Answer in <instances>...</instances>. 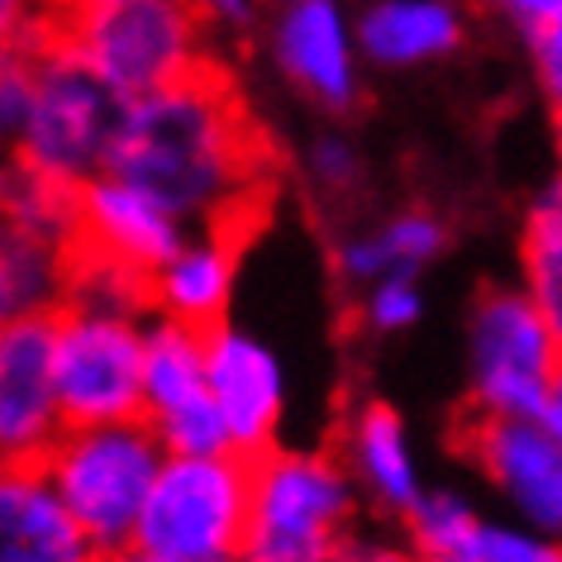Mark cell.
<instances>
[{"mask_svg":"<svg viewBox=\"0 0 562 562\" xmlns=\"http://www.w3.org/2000/svg\"><path fill=\"white\" fill-rule=\"evenodd\" d=\"M353 505L358 482L344 458L272 448L252 458V510L238 562H334Z\"/></svg>","mask_w":562,"mask_h":562,"instance_id":"cell-5","label":"cell"},{"mask_svg":"<svg viewBox=\"0 0 562 562\" xmlns=\"http://www.w3.org/2000/svg\"><path fill=\"white\" fill-rule=\"evenodd\" d=\"M110 172L153 191L191 229H248L267 195V148L229 77L205 67L124 101Z\"/></svg>","mask_w":562,"mask_h":562,"instance_id":"cell-1","label":"cell"},{"mask_svg":"<svg viewBox=\"0 0 562 562\" xmlns=\"http://www.w3.org/2000/svg\"><path fill=\"white\" fill-rule=\"evenodd\" d=\"M443 248H448L443 220L411 205V210H396V215L339 238L334 267H339V277L348 286L368 291L372 281H386V277H419Z\"/></svg>","mask_w":562,"mask_h":562,"instance_id":"cell-19","label":"cell"},{"mask_svg":"<svg viewBox=\"0 0 562 562\" xmlns=\"http://www.w3.org/2000/svg\"><path fill=\"white\" fill-rule=\"evenodd\" d=\"M144 419L167 453H234L215 391H210L205 329L177 325V319L148 325Z\"/></svg>","mask_w":562,"mask_h":562,"instance_id":"cell-11","label":"cell"},{"mask_svg":"<svg viewBox=\"0 0 562 562\" xmlns=\"http://www.w3.org/2000/svg\"><path fill=\"white\" fill-rule=\"evenodd\" d=\"M519 286L543 311L548 329L562 344V172L533 191L525 210V234H519Z\"/></svg>","mask_w":562,"mask_h":562,"instance_id":"cell-21","label":"cell"},{"mask_svg":"<svg viewBox=\"0 0 562 562\" xmlns=\"http://www.w3.org/2000/svg\"><path fill=\"white\" fill-rule=\"evenodd\" d=\"M187 220L172 215L158 195L120 172H101L91 187L77 191V244L134 267L148 281L187 244Z\"/></svg>","mask_w":562,"mask_h":562,"instance_id":"cell-13","label":"cell"},{"mask_svg":"<svg viewBox=\"0 0 562 562\" xmlns=\"http://www.w3.org/2000/svg\"><path fill=\"white\" fill-rule=\"evenodd\" d=\"M476 5H482L491 20H501V24H510V30H519L525 38L562 24V0H476Z\"/></svg>","mask_w":562,"mask_h":562,"instance_id":"cell-26","label":"cell"},{"mask_svg":"<svg viewBox=\"0 0 562 562\" xmlns=\"http://www.w3.org/2000/svg\"><path fill=\"white\" fill-rule=\"evenodd\" d=\"M334 562H425V558L405 543L382 539V533H348L339 543V553H334Z\"/></svg>","mask_w":562,"mask_h":562,"instance_id":"cell-28","label":"cell"},{"mask_svg":"<svg viewBox=\"0 0 562 562\" xmlns=\"http://www.w3.org/2000/svg\"><path fill=\"white\" fill-rule=\"evenodd\" d=\"M562 344L525 286H486L468 315V396L486 415H543Z\"/></svg>","mask_w":562,"mask_h":562,"instance_id":"cell-8","label":"cell"},{"mask_svg":"<svg viewBox=\"0 0 562 562\" xmlns=\"http://www.w3.org/2000/svg\"><path fill=\"white\" fill-rule=\"evenodd\" d=\"M539 419L562 439V376H558V386H553V396H548V405H543V415H539Z\"/></svg>","mask_w":562,"mask_h":562,"instance_id":"cell-32","label":"cell"},{"mask_svg":"<svg viewBox=\"0 0 562 562\" xmlns=\"http://www.w3.org/2000/svg\"><path fill=\"white\" fill-rule=\"evenodd\" d=\"M267 58L291 91L325 115H348L368 87V58L358 38V10L344 0H296L267 20Z\"/></svg>","mask_w":562,"mask_h":562,"instance_id":"cell-10","label":"cell"},{"mask_svg":"<svg viewBox=\"0 0 562 562\" xmlns=\"http://www.w3.org/2000/svg\"><path fill=\"white\" fill-rule=\"evenodd\" d=\"M405 525H411V548L425 562H453L462 543L472 539V529L482 525V515L458 491H425L415 510L405 515Z\"/></svg>","mask_w":562,"mask_h":562,"instance_id":"cell-22","label":"cell"},{"mask_svg":"<svg viewBox=\"0 0 562 562\" xmlns=\"http://www.w3.org/2000/svg\"><path fill=\"white\" fill-rule=\"evenodd\" d=\"M72 248L67 238H48L34 229L5 224V248H0V305L5 319L58 315L72 291Z\"/></svg>","mask_w":562,"mask_h":562,"instance_id":"cell-20","label":"cell"},{"mask_svg":"<svg viewBox=\"0 0 562 562\" xmlns=\"http://www.w3.org/2000/svg\"><path fill=\"white\" fill-rule=\"evenodd\" d=\"M344 462H348V472H353L358 491H368L391 515H411L419 496H425L411 434H405L401 415L391 411L386 401H358L353 411H348Z\"/></svg>","mask_w":562,"mask_h":562,"instance_id":"cell-18","label":"cell"},{"mask_svg":"<svg viewBox=\"0 0 562 562\" xmlns=\"http://www.w3.org/2000/svg\"><path fill=\"white\" fill-rule=\"evenodd\" d=\"M425 315V296H419V277H386L362 291V319L376 334H401Z\"/></svg>","mask_w":562,"mask_h":562,"instance_id":"cell-25","label":"cell"},{"mask_svg":"<svg viewBox=\"0 0 562 562\" xmlns=\"http://www.w3.org/2000/svg\"><path fill=\"white\" fill-rule=\"evenodd\" d=\"M453 562H562V543L529 525L482 519Z\"/></svg>","mask_w":562,"mask_h":562,"instance_id":"cell-24","label":"cell"},{"mask_svg":"<svg viewBox=\"0 0 562 562\" xmlns=\"http://www.w3.org/2000/svg\"><path fill=\"white\" fill-rule=\"evenodd\" d=\"M95 562H177V558H162V553H153V548H144V543H130V548H115V553H101Z\"/></svg>","mask_w":562,"mask_h":562,"instance_id":"cell-30","label":"cell"},{"mask_svg":"<svg viewBox=\"0 0 562 562\" xmlns=\"http://www.w3.org/2000/svg\"><path fill=\"white\" fill-rule=\"evenodd\" d=\"M252 510V458L167 453L138 543L177 562H238Z\"/></svg>","mask_w":562,"mask_h":562,"instance_id":"cell-6","label":"cell"},{"mask_svg":"<svg viewBox=\"0 0 562 562\" xmlns=\"http://www.w3.org/2000/svg\"><path fill=\"white\" fill-rule=\"evenodd\" d=\"M167 448L148 419L124 425H72L38 468L58 486L67 510L101 553L138 543V519L162 476Z\"/></svg>","mask_w":562,"mask_h":562,"instance_id":"cell-4","label":"cell"},{"mask_svg":"<svg viewBox=\"0 0 562 562\" xmlns=\"http://www.w3.org/2000/svg\"><path fill=\"white\" fill-rule=\"evenodd\" d=\"M558 162H562V115H558Z\"/></svg>","mask_w":562,"mask_h":562,"instance_id":"cell-33","label":"cell"},{"mask_svg":"<svg viewBox=\"0 0 562 562\" xmlns=\"http://www.w3.org/2000/svg\"><path fill=\"white\" fill-rule=\"evenodd\" d=\"M38 5H44L53 20H67V15H77V10H91V5H101V0H38Z\"/></svg>","mask_w":562,"mask_h":562,"instance_id":"cell-31","label":"cell"},{"mask_svg":"<svg viewBox=\"0 0 562 562\" xmlns=\"http://www.w3.org/2000/svg\"><path fill=\"white\" fill-rule=\"evenodd\" d=\"M301 167H305L311 191L325 195V201H344V195H353L362 187V172H368V167H362V148L344 130H319L311 144H305Z\"/></svg>","mask_w":562,"mask_h":562,"instance_id":"cell-23","label":"cell"},{"mask_svg":"<svg viewBox=\"0 0 562 562\" xmlns=\"http://www.w3.org/2000/svg\"><path fill=\"white\" fill-rule=\"evenodd\" d=\"M53 372L67 425L144 419L148 325L124 311L67 301L53 315Z\"/></svg>","mask_w":562,"mask_h":562,"instance_id":"cell-7","label":"cell"},{"mask_svg":"<svg viewBox=\"0 0 562 562\" xmlns=\"http://www.w3.org/2000/svg\"><path fill=\"white\" fill-rule=\"evenodd\" d=\"M458 448L519 525L562 543V439L539 415H486L468 405Z\"/></svg>","mask_w":562,"mask_h":562,"instance_id":"cell-9","label":"cell"},{"mask_svg":"<svg viewBox=\"0 0 562 562\" xmlns=\"http://www.w3.org/2000/svg\"><path fill=\"white\" fill-rule=\"evenodd\" d=\"M272 5H296V0H272Z\"/></svg>","mask_w":562,"mask_h":562,"instance_id":"cell-34","label":"cell"},{"mask_svg":"<svg viewBox=\"0 0 562 562\" xmlns=\"http://www.w3.org/2000/svg\"><path fill=\"white\" fill-rule=\"evenodd\" d=\"M34 58V95L10 138V167L58 191H81L110 172V153L124 120V95L110 91L58 38V24L20 34Z\"/></svg>","mask_w":562,"mask_h":562,"instance_id":"cell-2","label":"cell"},{"mask_svg":"<svg viewBox=\"0 0 562 562\" xmlns=\"http://www.w3.org/2000/svg\"><path fill=\"white\" fill-rule=\"evenodd\" d=\"M238 244L244 229H191L172 258L153 272V311L191 329H220L238 277Z\"/></svg>","mask_w":562,"mask_h":562,"instance_id":"cell-16","label":"cell"},{"mask_svg":"<svg viewBox=\"0 0 562 562\" xmlns=\"http://www.w3.org/2000/svg\"><path fill=\"white\" fill-rule=\"evenodd\" d=\"M529 53H533V77H539L543 101L562 115V24H553V30H543V34H533L529 38Z\"/></svg>","mask_w":562,"mask_h":562,"instance_id":"cell-27","label":"cell"},{"mask_svg":"<svg viewBox=\"0 0 562 562\" xmlns=\"http://www.w3.org/2000/svg\"><path fill=\"white\" fill-rule=\"evenodd\" d=\"M191 5L215 30H248L252 15H258V0H191Z\"/></svg>","mask_w":562,"mask_h":562,"instance_id":"cell-29","label":"cell"},{"mask_svg":"<svg viewBox=\"0 0 562 562\" xmlns=\"http://www.w3.org/2000/svg\"><path fill=\"white\" fill-rule=\"evenodd\" d=\"M72 429L53 372V315L5 319L0 329V443L5 468H38Z\"/></svg>","mask_w":562,"mask_h":562,"instance_id":"cell-12","label":"cell"},{"mask_svg":"<svg viewBox=\"0 0 562 562\" xmlns=\"http://www.w3.org/2000/svg\"><path fill=\"white\" fill-rule=\"evenodd\" d=\"M58 38L124 101L210 67L205 20L191 0H101L58 20Z\"/></svg>","mask_w":562,"mask_h":562,"instance_id":"cell-3","label":"cell"},{"mask_svg":"<svg viewBox=\"0 0 562 562\" xmlns=\"http://www.w3.org/2000/svg\"><path fill=\"white\" fill-rule=\"evenodd\" d=\"M205 348H210V391H215L234 453L244 458L272 453L281 411H286V376H281L277 353L258 334L238 325L210 329Z\"/></svg>","mask_w":562,"mask_h":562,"instance_id":"cell-14","label":"cell"},{"mask_svg":"<svg viewBox=\"0 0 562 562\" xmlns=\"http://www.w3.org/2000/svg\"><path fill=\"white\" fill-rule=\"evenodd\" d=\"M358 38L376 72H419L468 44V10L462 0H368L358 10Z\"/></svg>","mask_w":562,"mask_h":562,"instance_id":"cell-15","label":"cell"},{"mask_svg":"<svg viewBox=\"0 0 562 562\" xmlns=\"http://www.w3.org/2000/svg\"><path fill=\"white\" fill-rule=\"evenodd\" d=\"M87 539L44 468H5L0 482V562H95Z\"/></svg>","mask_w":562,"mask_h":562,"instance_id":"cell-17","label":"cell"}]
</instances>
